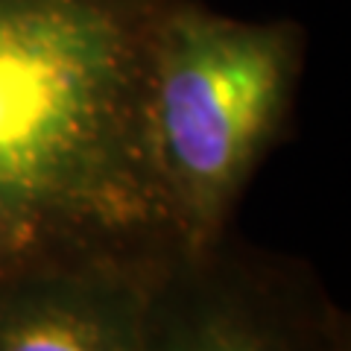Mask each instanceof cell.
<instances>
[{
  "mask_svg": "<svg viewBox=\"0 0 351 351\" xmlns=\"http://www.w3.org/2000/svg\"><path fill=\"white\" fill-rule=\"evenodd\" d=\"M167 0H0V267L179 249L149 123Z\"/></svg>",
  "mask_w": 351,
  "mask_h": 351,
  "instance_id": "6da1fadb",
  "label": "cell"
},
{
  "mask_svg": "<svg viewBox=\"0 0 351 351\" xmlns=\"http://www.w3.org/2000/svg\"><path fill=\"white\" fill-rule=\"evenodd\" d=\"M302 73L290 21H243L167 0L152 29L149 123L182 249L228 232L278 141Z\"/></svg>",
  "mask_w": 351,
  "mask_h": 351,
  "instance_id": "7a4b0ae2",
  "label": "cell"
},
{
  "mask_svg": "<svg viewBox=\"0 0 351 351\" xmlns=\"http://www.w3.org/2000/svg\"><path fill=\"white\" fill-rule=\"evenodd\" d=\"M141 351H351L343 313L302 263L219 234L147 272Z\"/></svg>",
  "mask_w": 351,
  "mask_h": 351,
  "instance_id": "3957f363",
  "label": "cell"
},
{
  "mask_svg": "<svg viewBox=\"0 0 351 351\" xmlns=\"http://www.w3.org/2000/svg\"><path fill=\"white\" fill-rule=\"evenodd\" d=\"M149 267L123 258L0 267V351H141Z\"/></svg>",
  "mask_w": 351,
  "mask_h": 351,
  "instance_id": "277c9868",
  "label": "cell"
}]
</instances>
